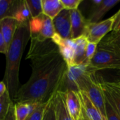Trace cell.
<instances>
[{
    "label": "cell",
    "mask_w": 120,
    "mask_h": 120,
    "mask_svg": "<svg viewBox=\"0 0 120 120\" xmlns=\"http://www.w3.org/2000/svg\"><path fill=\"white\" fill-rule=\"evenodd\" d=\"M29 40H30L29 22L19 23L5 55L6 69L4 82L6 85L7 91L13 102L19 89L20 65Z\"/></svg>",
    "instance_id": "7a4b0ae2"
},
{
    "label": "cell",
    "mask_w": 120,
    "mask_h": 120,
    "mask_svg": "<svg viewBox=\"0 0 120 120\" xmlns=\"http://www.w3.org/2000/svg\"><path fill=\"white\" fill-rule=\"evenodd\" d=\"M101 88L105 96L106 120H120V112L115 102L113 101L108 91L103 87Z\"/></svg>",
    "instance_id": "ac0fdd59"
},
{
    "label": "cell",
    "mask_w": 120,
    "mask_h": 120,
    "mask_svg": "<svg viewBox=\"0 0 120 120\" xmlns=\"http://www.w3.org/2000/svg\"><path fill=\"white\" fill-rule=\"evenodd\" d=\"M114 16L98 22H88L84 33L85 37L89 42L98 44L110 32L112 31Z\"/></svg>",
    "instance_id": "5b68a950"
},
{
    "label": "cell",
    "mask_w": 120,
    "mask_h": 120,
    "mask_svg": "<svg viewBox=\"0 0 120 120\" xmlns=\"http://www.w3.org/2000/svg\"><path fill=\"white\" fill-rule=\"evenodd\" d=\"M70 19L71 39H75L84 35L88 21L79 8L70 10Z\"/></svg>",
    "instance_id": "30bf717a"
},
{
    "label": "cell",
    "mask_w": 120,
    "mask_h": 120,
    "mask_svg": "<svg viewBox=\"0 0 120 120\" xmlns=\"http://www.w3.org/2000/svg\"><path fill=\"white\" fill-rule=\"evenodd\" d=\"M4 120H16L15 116V110H14V103L13 102L9 106L7 115Z\"/></svg>",
    "instance_id": "f1b7e54d"
},
{
    "label": "cell",
    "mask_w": 120,
    "mask_h": 120,
    "mask_svg": "<svg viewBox=\"0 0 120 120\" xmlns=\"http://www.w3.org/2000/svg\"><path fill=\"white\" fill-rule=\"evenodd\" d=\"M65 9L75 10L77 9L82 2V0H60Z\"/></svg>",
    "instance_id": "4316f807"
},
{
    "label": "cell",
    "mask_w": 120,
    "mask_h": 120,
    "mask_svg": "<svg viewBox=\"0 0 120 120\" xmlns=\"http://www.w3.org/2000/svg\"><path fill=\"white\" fill-rule=\"evenodd\" d=\"M19 22L13 18H6L0 22L1 34L7 49L14 37Z\"/></svg>",
    "instance_id": "7c38bea8"
},
{
    "label": "cell",
    "mask_w": 120,
    "mask_h": 120,
    "mask_svg": "<svg viewBox=\"0 0 120 120\" xmlns=\"http://www.w3.org/2000/svg\"><path fill=\"white\" fill-rule=\"evenodd\" d=\"M51 39L58 46L59 51L68 66L74 65V55L75 49V43L74 39H64L56 33Z\"/></svg>",
    "instance_id": "ba28073f"
},
{
    "label": "cell",
    "mask_w": 120,
    "mask_h": 120,
    "mask_svg": "<svg viewBox=\"0 0 120 120\" xmlns=\"http://www.w3.org/2000/svg\"><path fill=\"white\" fill-rule=\"evenodd\" d=\"M54 103L57 120H72L66 108L64 92L57 91L54 94Z\"/></svg>",
    "instance_id": "5bb4252c"
},
{
    "label": "cell",
    "mask_w": 120,
    "mask_h": 120,
    "mask_svg": "<svg viewBox=\"0 0 120 120\" xmlns=\"http://www.w3.org/2000/svg\"><path fill=\"white\" fill-rule=\"evenodd\" d=\"M26 59L31 60L32 74L19 88L13 103H46L60 91L68 66L51 39H30Z\"/></svg>",
    "instance_id": "6da1fadb"
},
{
    "label": "cell",
    "mask_w": 120,
    "mask_h": 120,
    "mask_svg": "<svg viewBox=\"0 0 120 120\" xmlns=\"http://www.w3.org/2000/svg\"><path fill=\"white\" fill-rule=\"evenodd\" d=\"M52 20L57 34L64 39H71L70 10L64 8Z\"/></svg>",
    "instance_id": "52a82bcc"
},
{
    "label": "cell",
    "mask_w": 120,
    "mask_h": 120,
    "mask_svg": "<svg viewBox=\"0 0 120 120\" xmlns=\"http://www.w3.org/2000/svg\"><path fill=\"white\" fill-rule=\"evenodd\" d=\"M13 103V101L11 99L8 91L5 93V94L0 98V120H4L9 106Z\"/></svg>",
    "instance_id": "cb8c5ba5"
},
{
    "label": "cell",
    "mask_w": 120,
    "mask_h": 120,
    "mask_svg": "<svg viewBox=\"0 0 120 120\" xmlns=\"http://www.w3.org/2000/svg\"><path fill=\"white\" fill-rule=\"evenodd\" d=\"M100 43L120 56V30L112 31V32Z\"/></svg>",
    "instance_id": "ffe728a7"
},
{
    "label": "cell",
    "mask_w": 120,
    "mask_h": 120,
    "mask_svg": "<svg viewBox=\"0 0 120 120\" xmlns=\"http://www.w3.org/2000/svg\"><path fill=\"white\" fill-rule=\"evenodd\" d=\"M63 9L60 0H42L43 13L52 20Z\"/></svg>",
    "instance_id": "2e32d148"
},
{
    "label": "cell",
    "mask_w": 120,
    "mask_h": 120,
    "mask_svg": "<svg viewBox=\"0 0 120 120\" xmlns=\"http://www.w3.org/2000/svg\"><path fill=\"white\" fill-rule=\"evenodd\" d=\"M101 87L105 89L115 102L120 112V82L117 81H103L100 82Z\"/></svg>",
    "instance_id": "e0dca14e"
},
{
    "label": "cell",
    "mask_w": 120,
    "mask_h": 120,
    "mask_svg": "<svg viewBox=\"0 0 120 120\" xmlns=\"http://www.w3.org/2000/svg\"><path fill=\"white\" fill-rule=\"evenodd\" d=\"M120 2V0H93L91 7L86 18L88 22H98L113 7Z\"/></svg>",
    "instance_id": "8992f818"
},
{
    "label": "cell",
    "mask_w": 120,
    "mask_h": 120,
    "mask_svg": "<svg viewBox=\"0 0 120 120\" xmlns=\"http://www.w3.org/2000/svg\"><path fill=\"white\" fill-rule=\"evenodd\" d=\"M75 43V49L74 55V65H88L89 62L86 58V48L88 41L85 36L79 37L74 39Z\"/></svg>",
    "instance_id": "8fae6325"
},
{
    "label": "cell",
    "mask_w": 120,
    "mask_h": 120,
    "mask_svg": "<svg viewBox=\"0 0 120 120\" xmlns=\"http://www.w3.org/2000/svg\"><path fill=\"white\" fill-rule=\"evenodd\" d=\"M46 103H39L25 120H42Z\"/></svg>",
    "instance_id": "d4e9b609"
},
{
    "label": "cell",
    "mask_w": 120,
    "mask_h": 120,
    "mask_svg": "<svg viewBox=\"0 0 120 120\" xmlns=\"http://www.w3.org/2000/svg\"><path fill=\"white\" fill-rule=\"evenodd\" d=\"M113 16L114 23L112 26V31H119L120 30V9Z\"/></svg>",
    "instance_id": "83f0119b"
},
{
    "label": "cell",
    "mask_w": 120,
    "mask_h": 120,
    "mask_svg": "<svg viewBox=\"0 0 120 120\" xmlns=\"http://www.w3.org/2000/svg\"><path fill=\"white\" fill-rule=\"evenodd\" d=\"M13 18H15L19 23L29 22L32 19L25 0H16Z\"/></svg>",
    "instance_id": "9a60e30c"
},
{
    "label": "cell",
    "mask_w": 120,
    "mask_h": 120,
    "mask_svg": "<svg viewBox=\"0 0 120 120\" xmlns=\"http://www.w3.org/2000/svg\"><path fill=\"white\" fill-rule=\"evenodd\" d=\"M114 81H117V82H120V70H117V79Z\"/></svg>",
    "instance_id": "d6a6232c"
},
{
    "label": "cell",
    "mask_w": 120,
    "mask_h": 120,
    "mask_svg": "<svg viewBox=\"0 0 120 120\" xmlns=\"http://www.w3.org/2000/svg\"><path fill=\"white\" fill-rule=\"evenodd\" d=\"M78 92V91H77ZM82 108L84 109L88 119L89 120H105L99 110L95 107V105L90 101L87 95L82 91L78 92Z\"/></svg>",
    "instance_id": "4fadbf2b"
},
{
    "label": "cell",
    "mask_w": 120,
    "mask_h": 120,
    "mask_svg": "<svg viewBox=\"0 0 120 120\" xmlns=\"http://www.w3.org/2000/svg\"><path fill=\"white\" fill-rule=\"evenodd\" d=\"M39 103H15L14 110L16 120H25Z\"/></svg>",
    "instance_id": "d6986e66"
},
{
    "label": "cell",
    "mask_w": 120,
    "mask_h": 120,
    "mask_svg": "<svg viewBox=\"0 0 120 120\" xmlns=\"http://www.w3.org/2000/svg\"><path fill=\"white\" fill-rule=\"evenodd\" d=\"M81 117H82V120H89L88 119V117H87V116H86V113H85V112H84V109L82 108V115H81Z\"/></svg>",
    "instance_id": "1f68e13d"
},
{
    "label": "cell",
    "mask_w": 120,
    "mask_h": 120,
    "mask_svg": "<svg viewBox=\"0 0 120 120\" xmlns=\"http://www.w3.org/2000/svg\"><path fill=\"white\" fill-rule=\"evenodd\" d=\"M42 120H57L54 103V95L46 103Z\"/></svg>",
    "instance_id": "603a6c76"
},
{
    "label": "cell",
    "mask_w": 120,
    "mask_h": 120,
    "mask_svg": "<svg viewBox=\"0 0 120 120\" xmlns=\"http://www.w3.org/2000/svg\"><path fill=\"white\" fill-rule=\"evenodd\" d=\"M6 91H7V87L6 84L4 82V81L0 82V98L3 96Z\"/></svg>",
    "instance_id": "4dcf8cb0"
},
{
    "label": "cell",
    "mask_w": 120,
    "mask_h": 120,
    "mask_svg": "<svg viewBox=\"0 0 120 120\" xmlns=\"http://www.w3.org/2000/svg\"><path fill=\"white\" fill-rule=\"evenodd\" d=\"M79 120H82V117H80V119H79Z\"/></svg>",
    "instance_id": "836d02e7"
},
{
    "label": "cell",
    "mask_w": 120,
    "mask_h": 120,
    "mask_svg": "<svg viewBox=\"0 0 120 120\" xmlns=\"http://www.w3.org/2000/svg\"><path fill=\"white\" fill-rule=\"evenodd\" d=\"M32 18H37L43 13L42 0H25Z\"/></svg>",
    "instance_id": "7402d4cb"
},
{
    "label": "cell",
    "mask_w": 120,
    "mask_h": 120,
    "mask_svg": "<svg viewBox=\"0 0 120 120\" xmlns=\"http://www.w3.org/2000/svg\"><path fill=\"white\" fill-rule=\"evenodd\" d=\"M97 48H98L97 44L88 41L86 48V58L89 62H90V60L94 56V55L96 52Z\"/></svg>",
    "instance_id": "484cf974"
},
{
    "label": "cell",
    "mask_w": 120,
    "mask_h": 120,
    "mask_svg": "<svg viewBox=\"0 0 120 120\" xmlns=\"http://www.w3.org/2000/svg\"><path fill=\"white\" fill-rule=\"evenodd\" d=\"M89 68L95 72L106 69L120 70V56L99 43L94 56L89 62Z\"/></svg>",
    "instance_id": "3957f363"
},
{
    "label": "cell",
    "mask_w": 120,
    "mask_h": 120,
    "mask_svg": "<svg viewBox=\"0 0 120 120\" xmlns=\"http://www.w3.org/2000/svg\"><path fill=\"white\" fill-rule=\"evenodd\" d=\"M16 0H0V22L6 18H13Z\"/></svg>",
    "instance_id": "44dd1931"
},
{
    "label": "cell",
    "mask_w": 120,
    "mask_h": 120,
    "mask_svg": "<svg viewBox=\"0 0 120 120\" xmlns=\"http://www.w3.org/2000/svg\"><path fill=\"white\" fill-rule=\"evenodd\" d=\"M65 105L69 115L72 120H79L82 115V105L77 91L68 89L65 92Z\"/></svg>",
    "instance_id": "9c48e42d"
},
{
    "label": "cell",
    "mask_w": 120,
    "mask_h": 120,
    "mask_svg": "<svg viewBox=\"0 0 120 120\" xmlns=\"http://www.w3.org/2000/svg\"><path fill=\"white\" fill-rule=\"evenodd\" d=\"M30 39L44 41L52 39L56 34L53 20L44 13L37 18H32L29 22Z\"/></svg>",
    "instance_id": "277c9868"
},
{
    "label": "cell",
    "mask_w": 120,
    "mask_h": 120,
    "mask_svg": "<svg viewBox=\"0 0 120 120\" xmlns=\"http://www.w3.org/2000/svg\"><path fill=\"white\" fill-rule=\"evenodd\" d=\"M6 51H7V47H6V43L4 41V37L2 36L1 27H0V53H3V54L6 55Z\"/></svg>",
    "instance_id": "f546056e"
}]
</instances>
